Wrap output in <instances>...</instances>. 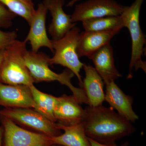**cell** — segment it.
<instances>
[{
	"instance_id": "cell-1",
	"label": "cell",
	"mask_w": 146,
	"mask_h": 146,
	"mask_svg": "<svg viewBox=\"0 0 146 146\" xmlns=\"http://www.w3.org/2000/svg\"><path fill=\"white\" fill-rule=\"evenodd\" d=\"M86 117L84 131L88 138L102 144L115 143L119 139L132 135L136 129L132 123L102 105L84 108Z\"/></svg>"
},
{
	"instance_id": "cell-2",
	"label": "cell",
	"mask_w": 146,
	"mask_h": 146,
	"mask_svg": "<svg viewBox=\"0 0 146 146\" xmlns=\"http://www.w3.org/2000/svg\"><path fill=\"white\" fill-rule=\"evenodd\" d=\"M50 57L44 52H35L27 50L25 56V63L34 82L57 81L68 86L73 96L80 104L89 105L84 90L73 86L71 79L74 74L69 69H65L60 74L55 73L49 68Z\"/></svg>"
},
{
	"instance_id": "cell-3",
	"label": "cell",
	"mask_w": 146,
	"mask_h": 146,
	"mask_svg": "<svg viewBox=\"0 0 146 146\" xmlns=\"http://www.w3.org/2000/svg\"><path fill=\"white\" fill-rule=\"evenodd\" d=\"M27 43L16 39L4 50L0 65V82L27 86L34 83L25 63Z\"/></svg>"
},
{
	"instance_id": "cell-4",
	"label": "cell",
	"mask_w": 146,
	"mask_h": 146,
	"mask_svg": "<svg viewBox=\"0 0 146 146\" xmlns=\"http://www.w3.org/2000/svg\"><path fill=\"white\" fill-rule=\"evenodd\" d=\"M145 0H135L129 6H125L120 16L124 27L130 33L131 39V54L127 78L133 77L132 70L142 69L146 73V62L142 60L146 44L145 36L140 26L139 17L142 4Z\"/></svg>"
},
{
	"instance_id": "cell-5",
	"label": "cell",
	"mask_w": 146,
	"mask_h": 146,
	"mask_svg": "<svg viewBox=\"0 0 146 146\" xmlns=\"http://www.w3.org/2000/svg\"><path fill=\"white\" fill-rule=\"evenodd\" d=\"M80 29L75 26L58 40H52L54 52L52 57L49 59V65H59L66 67L76 76L80 86L83 87L80 70L84 63H82L76 52V48Z\"/></svg>"
},
{
	"instance_id": "cell-6",
	"label": "cell",
	"mask_w": 146,
	"mask_h": 146,
	"mask_svg": "<svg viewBox=\"0 0 146 146\" xmlns=\"http://www.w3.org/2000/svg\"><path fill=\"white\" fill-rule=\"evenodd\" d=\"M31 108H7L0 110V116L10 119L16 124L50 137H55L61 134L57 123L53 122Z\"/></svg>"
},
{
	"instance_id": "cell-7",
	"label": "cell",
	"mask_w": 146,
	"mask_h": 146,
	"mask_svg": "<svg viewBox=\"0 0 146 146\" xmlns=\"http://www.w3.org/2000/svg\"><path fill=\"white\" fill-rule=\"evenodd\" d=\"M4 128V146H49L51 137L25 129L10 119L1 116Z\"/></svg>"
},
{
	"instance_id": "cell-8",
	"label": "cell",
	"mask_w": 146,
	"mask_h": 146,
	"mask_svg": "<svg viewBox=\"0 0 146 146\" xmlns=\"http://www.w3.org/2000/svg\"><path fill=\"white\" fill-rule=\"evenodd\" d=\"M125 6L115 0H87L75 6L71 21L76 23L92 18L120 16Z\"/></svg>"
},
{
	"instance_id": "cell-9",
	"label": "cell",
	"mask_w": 146,
	"mask_h": 146,
	"mask_svg": "<svg viewBox=\"0 0 146 146\" xmlns=\"http://www.w3.org/2000/svg\"><path fill=\"white\" fill-rule=\"evenodd\" d=\"M48 11L43 3H39L30 24V29L25 41L29 42L31 51L38 52L42 47H47L54 53L52 40L49 38L46 27Z\"/></svg>"
},
{
	"instance_id": "cell-10",
	"label": "cell",
	"mask_w": 146,
	"mask_h": 146,
	"mask_svg": "<svg viewBox=\"0 0 146 146\" xmlns=\"http://www.w3.org/2000/svg\"><path fill=\"white\" fill-rule=\"evenodd\" d=\"M54 116L56 122L69 126L83 123L86 112L74 96L64 95L58 97Z\"/></svg>"
},
{
	"instance_id": "cell-11",
	"label": "cell",
	"mask_w": 146,
	"mask_h": 146,
	"mask_svg": "<svg viewBox=\"0 0 146 146\" xmlns=\"http://www.w3.org/2000/svg\"><path fill=\"white\" fill-rule=\"evenodd\" d=\"M43 4L49 11L52 16L51 23L49 26V33L53 41L63 37L77 23L71 21V16L63 10L64 0H44Z\"/></svg>"
},
{
	"instance_id": "cell-12",
	"label": "cell",
	"mask_w": 146,
	"mask_h": 146,
	"mask_svg": "<svg viewBox=\"0 0 146 146\" xmlns=\"http://www.w3.org/2000/svg\"><path fill=\"white\" fill-rule=\"evenodd\" d=\"M0 106L5 108L36 109L29 86L9 85L0 82Z\"/></svg>"
},
{
	"instance_id": "cell-13",
	"label": "cell",
	"mask_w": 146,
	"mask_h": 146,
	"mask_svg": "<svg viewBox=\"0 0 146 146\" xmlns=\"http://www.w3.org/2000/svg\"><path fill=\"white\" fill-rule=\"evenodd\" d=\"M105 101L107 102L113 109L116 110L119 115L130 122L135 123L139 119L132 108L133 98L125 94L115 81L106 85Z\"/></svg>"
},
{
	"instance_id": "cell-14",
	"label": "cell",
	"mask_w": 146,
	"mask_h": 146,
	"mask_svg": "<svg viewBox=\"0 0 146 146\" xmlns=\"http://www.w3.org/2000/svg\"><path fill=\"white\" fill-rule=\"evenodd\" d=\"M112 47L110 43L102 47L88 58L93 61L95 69L106 85L122 77L114 63Z\"/></svg>"
},
{
	"instance_id": "cell-15",
	"label": "cell",
	"mask_w": 146,
	"mask_h": 146,
	"mask_svg": "<svg viewBox=\"0 0 146 146\" xmlns=\"http://www.w3.org/2000/svg\"><path fill=\"white\" fill-rule=\"evenodd\" d=\"M117 34L114 31L80 32L76 48L79 58L85 56L89 58L102 47L110 43L112 38Z\"/></svg>"
},
{
	"instance_id": "cell-16",
	"label": "cell",
	"mask_w": 146,
	"mask_h": 146,
	"mask_svg": "<svg viewBox=\"0 0 146 146\" xmlns=\"http://www.w3.org/2000/svg\"><path fill=\"white\" fill-rule=\"evenodd\" d=\"M85 77L83 81L84 90L89 106L96 107L102 105L105 101L104 82L95 68L84 64L83 67Z\"/></svg>"
},
{
	"instance_id": "cell-17",
	"label": "cell",
	"mask_w": 146,
	"mask_h": 146,
	"mask_svg": "<svg viewBox=\"0 0 146 146\" xmlns=\"http://www.w3.org/2000/svg\"><path fill=\"white\" fill-rule=\"evenodd\" d=\"M57 124L58 128L64 130V133L51 137L52 144L64 146H91L84 131V122L69 126Z\"/></svg>"
},
{
	"instance_id": "cell-18",
	"label": "cell",
	"mask_w": 146,
	"mask_h": 146,
	"mask_svg": "<svg viewBox=\"0 0 146 146\" xmlns=\"http://www.w3.org/2000/svg\"><path fill=\"white\" fill-rule=\"evenodd\" d=\"M84 31H114L119 33L124 27L121 16H109L92 18L82 21Z\"/></svg>"
},
{
	"instance_id": "cell-19",
	"label": "cell",
	"mask_w": 146,
	"mask_h": 146,
	"mask_svg": "<svg viewBox=\"0 0 146 146\" xmlns=\"http://www.w3.org/2000/svg\"><path fill=\"white\" fill-rule=\"evenodd\" d=\"M33 100L36 104L35 109L53 122L56 123L54 116L55 107L58 97L43 93L36 89L33 84L30 85Z\"/></svg>"
},
{
	"instance_id": "cell-20",
	"label": "cell",
	"mask_w": 146,
	"mask_h": 146,
	"mask_svg": "<svg viewBox=\"0 0 146 146\" xmlns=\"http://www.w3.org/2000/svg\"><path fill=\"white\" fill-rule=\"evenodd\" d=\"M0 3L12 13L24 18L30 25L35 11L32 0H0Z\"/></svg>"
},
{
	"instance_id": "cell-21",
	"label": "cell",
	"mask_w": 146,
	"mask_h": 146,
	"mask_svg": "<svg viewBox=\"0 0 146 146\" xmlns=\"http://www.w3.org/2000/svg\"><path fill=\"white\" fill-rule=\"evenodd\" d=\"M16 15L0 3V28L10 27Z\"/></svg>"
},
{
	"instance_id": "cell-22",
	"label": "cell",
	"mask_w": 146,
	"mask_h": 146,
	"mask_svg": "<svg viewBox=\"0 0 146 146\" xmlns=\"http://www.w3.org/2000/svg\"><path fill=\"white\" fill-rule=\"evenodd\" d=\"M18 34L16 31L5 32L0 29V50H4L17 39Z\"/></svg>"
},
{
	"instance_id": "cell-23",
	"label": "cell",
	"mask_w": 146,
	"mask_h": 146,
	"mask_svg": "<svg viewBox=\"0 0 146 146\" xmlns=\"http://www.w3.org/2000/svg\"><path fill=\"white\" fill-rule=\"evenodd\" d=\"M88 139H89L90 144H91V146H129V143L127 142H125L123 144L120 146L117 145L115 143L109 144H102L97 143V142L91 140L90 138H88Z\"/></svg>"
},
{
	"instance_id": "cell-24",
	"label": "cell",
	"mask_w": 146,
	"mask_h": 146,
	"mask_svg": "<svg viewBox=\"0 0 146 146\" xmlns=\"http://www.w3.org/2000/svg\"><path fill=\"white\" fill-rule=\"evenodd\" d=\"M79 1H80V0H71V1L68 3L67 6L68 7H72L76 3L78 2Z\"/></svg>"
},
{
	"instance_id": "cell-25",
	"label": "cell",
	"mask_w": 146,
	"mask_h": 146,
	"mask_svg": "<svg viewBox=\"0 0 146 146\" xmlns=\"http://www.w3.org/2000/svg\"><path fill=\"white\" fill-rule=\"evenodd\" d=\"M3 131L0 127V146H2Z\"/></svg>"
},
{
	"instance_id": "cell-26",
	"label": "cell",
	"mask_w": 146,
	"mask_h": 146,
	"mask_svg": "<svg viewBox=\"0 0 146 146\" xmlns=\"http://www.w3.org/2000/svg\"><path fill=\"white\" fill-rule=\"evenodd\" d=\"M4 50H0V65L2 61Z\"/></svg>"
},
{
	"instance_id": "cell-27",
	"label": "cell",
	"mask_w": 146,
	"mask_h": 146,
	"mask_svg": "<svg viewBox=\"0 0 146 146\" xmlns=\"http://www.w3.org/2000/svg\"><path fill=\"white\" fill-rule=\"evenodd\" d=\"M49 146H64L63 145H57V144H52V145H50Z\"/></svg>"
}]
</instances>
